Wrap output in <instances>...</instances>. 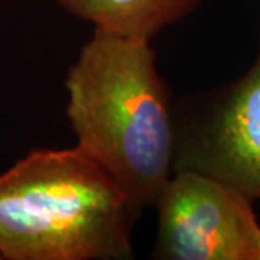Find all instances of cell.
I'll return each mask as SVG.
<instances>
[{
  "instance_id": "cell-3",
  "label": "cell",
  "mask_w": 260,
  "mask_h": 260,
  "mask_svg": "<svg viewBox=\"0 0 260 260\" xmlns=\"http://www.w3.org/2000/svg\"><path fill=\"white\" fill-rule=\"evenodd\" d=\"M175 127L174 172L195 171L260 200V45L240 78L175 106Z\"/></svg>"
},
{
  "instance_id": "cell-1",
  "label": "cell",
  "mask_w": 260,
  "mask_h": 260,
  "mask_svg": "<svg viewBox=\"0 0 260 260\" xmlns=\"http://www.w3.org/2000/svg\"><path fill=\"white\" fill-rule=\"evenodd\" d=\"M65 114L77 145L143 211L174 174L175 106L150 41L94 30L67 71Z\"/></svg>"
},
{
  "instance_id": "cell-5",
  "label": "cell",
  "mask_w": 260,
  "mask_h": 260,
  "mask_svg": "<svg viewBox=\"0 0 260 260\" xmlns=\"http://www.w3.org/2000/svg\"><path fill=\"white\" fill-rule=\"evenodd\" d=\"M205 0H55L67 15L94 30L152 41L162 30L191 16Z\"/></svg>"
},
{
  "instance_id": "cell-2",
  "label": "cell",
  "mask_w": 260,
  "mask_h": 260,
  "mask_svg": "<svg viewBox=\"0 0 260 260\" xmlns=\"http://www.w3.org/2000/svg\"><path fill=\"white\" fill-rule=\"evenodd\" d=\"M140 213L80 145L34 149L0 172V259L130 260Z\"/></svg>"
},
{
  "instance_id": "cell-4",
  "label": "cell",
  "mask_w": 260,
  "mask_h": 260,
  "mask_svg": "<svg viewBox=\"0 0 260 260\" xmlns=\"http://www.w3.org/2000/svg\"><path fill=\"white\" fill-rule=\"evenodd\" d=\"M155 208V259L260 260V223L253 201L215 178L175 171Z\"/></svg>"
}]
</instances>
